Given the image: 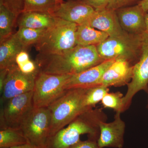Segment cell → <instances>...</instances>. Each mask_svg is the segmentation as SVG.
Segmentation results:
<instances>
[{"label": "cell", "mask_w": 148, "mask_h": 148, "mask_svg": "<svg viewBox=\"0 0 148 148\" xmlns=\"http://www.w3.org/2000/svg\"><path fill=\"white\" fill-rule=\"evenodd\" d=\"M86 24L105 32L109 37H117L125 33L120 25L115 10L107 8L95 10Z\"/></svg>", "instance_id": "2e32d148"}, {"label": "cell", "mask_w": 148, "mask_h": 148, "mask_svg": "<svg viewBox=\"0 0 148 148\" xmlns=\"http://www.w3.org/2000/svg\"><path fill=\"white\" fill-rule=\"evenodd\" d=\"M47 29L21 27L18 28V31L15 32V35L24 49L27 50L30 46L34 45L38 42Z\"/></svg>", "instance_id": "7402d4cb"}, {"label": "cell", "mask_w": 148, "mask_h": 148, "mask_svg": "<svg viewBox=\"0 0 148 148\" xmlns=\"http://www.w3.org/2000/svg\"><path fill=\"white\" fill-rule=\"evenodd\" d=\"M10 148H38L36 147L31 145L30 143H27V144H24V145H21L16 147H13Z\"/></svg>", "instance_id": "d6a6232c"}, {"label": "cell", "mask_w": 148, "mask_h": 148, "mask_svg": "<svg viewBox=\"0 0 148 148\" xmlns=\"http://www.w3.org/2000/svg\"><path fill=\"white\" fill-rule=\"evenodd\" d=\"M109 87L102 85L87 88L84 99V106L86 108L93 109L109 92Z\"/></svg>", "instance_id": "cb8c5ba5"}, {"label": "cell", "mask_w": 148, "mask_h": 148, "mask_svg": "<svg viewBox=\"0 0 148 148\" xmlns=\"http://www.w3.org/2000/svg\"><path fill=\"white\" fill-rule=\"evenodd\" d=\"M134 66L123 58H116L104 73L100 84L107 87L128 84L133 76Z\"/></svg>", "instance_id": "4fadbf2b"}, {"label": "cell", "mask_w": 148, "mask_h": 148, "mask_svg": "<svg viewBox=\"0 0 148 148\" xmlns=\"http://www.w3.org/2000/svg\"><path fill=\"white\" fill-rule=\"evenodd\" d=\"M18 15L3 0H0V41L15 33Z\"/></svg>", "instance_id": "ffe728a7"}, {"label": "cell", "mask_w": 148, "mask_h": 148, "mask_svg": "<svg viewBox=\"0 0 148 148\" xmlns=\"http://www.w3.org/2000/svg\"><path fill=\"white\" fill-rule=\"evenodd\" d=\"M71 75H54L38 72L35 79L34 108H47L66 91L65 86Z\"/></svg>", "instance_id": "8992f818"}, {"label": "cell", "mask_w": 148, "mask_h": 148, "mask_svg": "<svg viewBox=\"0 0 148 148\" xmlns=\"http://www.w3.org/2000/svg\"><path fill=\"white\" fill-rule=\"evenodd\" d=\"M123 30L130 34L141 35L146 32V12L139 4L115 10Z\"/></svg>", "instance_id": "5bb4252c"}, {"label": "cell", "mask_w": 148, "mask_h": 148, "mask_svg": "<svg viewBox=\"0 0 148 148\" xmlns=\"http://www.w3.org/2000/svg\"><path fill=\"white\" fill-rule=\"evenodd\" d=\"M51 122L48 108H34L24 119L20 129L31 145L38 148H46Z\"/></svg>", "instance_id": "52a82bcc"}, {"label": "cell", "mask_w": 148, "mask_h": 148, "mask_svg": "<svg viewBox=\"0 0 148 148\" xmlns=\"http://www.w3.org/2000/svg\"><path fill=\"white\" fill-rule=\"evenodd\" d=\"M95 10L82 0H67L58 3L51 15L79 26L86 24Z\"/></svg>", "instance_id": "8fae6325"}, {"label": "cell", "mask_w": 148, "mask_h": 148, "mask_svg": "<svg viewBox=\"0 0 148 148\" xmlns=\"http://www.w3.org/2000/svg\"><path fill=\"white\" fill-rule=\"evenodd\" d=\"M142 0H110L106 8L116 10L119 9L128 7L136 2L138 1L139 3Z\"/></svg>", "instance_id": "484cf974"}, {"label": "cell", "mask_w": 148, "mask_h": 148, "mask_svg": "<svg viewBox=\"0 0 148 148\" xmlns=\"http://www.w3.org/2000/svg\"><path fill=\"white\" fill-rule=\"evenodd\" d=\"M70 148H100L97 140L88 139L85 141L80 140Z\"/></svg>", "instance_id": "4316f807"}, {"label": "cell", "mask_w": 148, "mask_h": 148, "mask_svg": "<svg viewBox=\"0 0 148 148\" xmlns=\"http://www.w3.org/2000/svg\"><path fill=\"white\" fill-rule=\"evenodd\" d=\"M30 59L29 53L26 50H23L20 51L16 56V62L17 66H19L24 64Z\"/></svg>", "instance_id": "f546056e"}, {"label": "cell", "mask_w": 148, "mask_h": 148, "mask_svg": "<svg viewBox=\"0 0 148 148\" xmlns=\"http://www.w3.org/2000/svg\"><path fill=\"white\" fill-rule=\"evenodd\" d=\"M3 1L18 14L23 11L24 0H3Z\"/></svg>", "instance_id": "83f0119b"}, {"label": "cell", "mask_w": 148, "mask_h": 148, "mask_svg": "<svg viewBox=\"0 0 148 148\" xmlns=\"http://www.w3.org/2000/svg\"><path fill=\"white\" fill-rule=\"evenodd\" d=\"M34 90L10 98L1 109V130L8 128H20L24 119L34 108Z\"/></svg>", "instance_id": "ba28073f"}, {"label": "cell", "mask_w": 148, "mask_h": 148, "mask_svg": "<svg viewBox=\"0 0 148 148\" xmlns=\"http://www.w3.org/2000/svg\"><path fill=\"white\" fill-rule=\"evenodd\" d=\"M58 2L61 3V2L63 1V0H56Z\"/></svg>", "instance_id": "d590c367"}, {"label": "cell", "mask_w": 148, "mask_h": 148, "mask_svg": "<svg viewBox=\"0 0 148 148\" xmlns=\"http://www.w3.org/2000/svg\"><path fill=\"white\" fill-rule=\"evenodd\" d=\"M108 116L101 108L92 109L80 114L66 128L49 138L46 148H70L79 141L81 135L86 134L88 139L98 140L100 123L107 121Z\"/></svg>", "instance_id": "7a4b0ae2"}, {"label": "cell", "mask_w": 148, "mask_h": 148, "mask_svg": "<svg viewBox=\"0 0 148 148\" xmlns=\"http://www.w3.org/2000/svg\"><path fill=\"white\" fill-rule=\"evenodd\" d=\"M123 96L119 91L108 92L101 101L102 106L105 108L113 109L116 112H120L122 113Z\"/></svg>", "instance_id": "d4e9b609"}, {"label": "cell", "mask_w": 148, "mask_h": 148, "mask_svg": "<svg viewBox=\"0 0 148 148\" xmlns=\"http://www.w3.org/2000/svg\"><path fill=\"white\" fill-rule=\"evenodd\" d=\"M146 93L147 94V108L148 109V84L147 86V88H146V90H145Z\"/></svg>", "instance_id": "e575fe53"}, {"label": "cell", "mask_w": 148, "mask_h": 148, "mask_svg": "<svg viewBox=\"0 0 148 148\" xmlns=\"http://www.w3.org/2000/svg\"><path fill=\"white\" fill-rule=\"evenodd\" d=\"M8 72V70L7 69L0 70V93L1 94L3 89L4 85Z\"/></svg>", "instance_id": "4dcf8cb0"}, {"label": "cell", "mask_w": 148, "mask_h": 148, "mask_svg": "<svg viewBox=\"0 0 148 148\" xmlns=\"http://www.w3.org/2000/svg\"><path fill=\"white\" fill-rule=\"evenodd\" d=\"M24 49L15 33L0 41V70L9 69L16 66V58Z\"/></svg>", "instance_id": "e0dca14e"}, {"label": "cell", "mask_w": 148, "mask_h": 148, "mask_svg": "<svg viewBox=\"0 0 148 148\" xmlns=\"http://www.w3.org/2000/svg\"><path fill=\"white\" fill-rule=\"evenodd\" d=\"M58 3L56 0H24L22 12H39L51 14Z\"/></svg>", "instance_id": "603a6c76"}, {"label": "cell", "mask_w": 148, "mask_h": 148, "mask_svg": "<svg viewBox=\"0 0 148 148\" xmlns=\"http://www.w3.org/2000/svg\"><path fill=\"white\" fill-rule=\"evenodd\" d=\"M57 18L50 14L39 12H25L19 14L16 21L18 28L47 29L55 24Z\"/></svg>", "instance_id": "ac0fdd59"}, {"label": "cell", "mask_w": 148, "mask_h": 148, "mask_svg": "<svg viewBox=\"0 0 148 148\" xmlns=\"http://www.w3.org/2000/svg\"><path fill=\"white\" fill-rule=\"evenodd\" d=\"M145 21L146 24V33L148 34V12H146L145 16Z\"/></svg>", "instance_id": "836d02e7"}, {"label": "cell", "mask_w": 148, "mask_h": 148, "mask_svg": "<svg viewBox=\"0 0 148 148\" xmlns=\"http://www.w3.org/2000/svg\"><path fill=\"white\" fill-rule=\"evenodd\" d=\"M140 6L145 12H148V0H142L138 3Z\"/></svg>", "instance_id": "1f68e13d"}, {"label": "cell", "mask_w": 148, "mask_h": 148, "mask_svg": "<svg viewBox=\"0 0 148 148\" xmlns=\"http://www.w3.org/2000/svg\"><path fill=\"white\" fill-rule=\"evenodd\" d=\"M105 60L96 46L77 45L59 54L38 53L35 60L39 72L54 75H75L102 63Z\"/></svg>", "instance_id": "6da1fadb"}, {"label": "cell", "mask_w": 148, "mask_h": 148, "mask_svg": "<svg viewBox=\"0 0 148 148\" xmlns=\"http://www.w3.org/2000/svg\"><path fill=\"white\" fill-rule=\"evenodd\" d=\"M148 84V34L145 33L143 52L134 66L133 76L127 84V90L122 99L123 112L129 108L133 97L141 90H146Z\"/></svg>", "instance_id": "9c48e42d"}, {"label": "cell", "mask_w": 148, "mask_h": 148, "mask_svg": "<svg viewBox=\"0 0 148 148\" xmlns=\"http://www.w3.org/2000/svg\"><path fill=\"white\" fill-rule=\"evenodd\" d=\"M78 25L57 18L54 25L46 31L34 46L39 53L59 54L77 45L76 34Z\"/></svg>", "instance_id": "5b68a950"}, {"label": "cell", "mask_w": 148, "mask_h": 148, "mask_svg": "<svg viewBox=\"0 0 148 148\" xmlns=\"http://www.w3.org/2000/svg\"><path fill=\"white\" fill-rule=\"evenodd\" d=\"M121 113L116 112L114 119L111 122L100 123V135L97 143L100 148H123L124 144L125 124L122 119Z\"/></svg>", "instance_id": "7c38bea8"}, {"label": "cell", "mask_w": 148, "mask_h": 148, "mask_svg": "<svg viewBox=\"0 0 148 148\" xmlns=\"http://www.w3.org/2000/svg\"><path fill=\"white\" fill-rule=\"evenodd\" d=\"M38 73H24L17 65L9 69L3 89L1 94V103H5L15 96L33 91Z\"/></svg>", "instance_id": "30bf717a"}, {"label": "cell", "mask_w": 148, "mask_h": 148, "mask_svg": "<svg viewBox=\"0 0 148 148\" xmlns=\"http://www.w3.org/2000/svg\"><path fill=\"white\" fill-rule=\"evenodd\" d=\"M86 89L87 88H78L67 89L47 107L51 116L49 138L70 124L80 114L90 110L86 108L84 103Z\"/></svg>", "instance_id": "3957f363"}, {"label": "cell", "mask_w": 148, "mask_h": 148, "mask_svg": "<svg viewBox=\"0 0 148 148\" xmlns=\"http://www.w3.org/2000/svg\"><path fill=\"white\" fill-rule=\"evenodd\" d=\"M114 60H106L97 66L79 73L71 75L65 85V89L85 88L101 85L100 81L103 74Z\"/></svg>", "instance_id": "9a60e30c"}, {"label": "cell", "mask_w": 148, "mask_h": 148, "mask_svg": "<svg viewBox=\"0 0 148 148\" xmlns=\"http://www.w3.org/2000/svg\"><path fill=\"white\" fill-rule=\"evenodd\" d=\"M145 34H130L125 32L117 37H109L96 46L99 55L103 60L123 58L135 65L143 52Z\"/></svg>", "instance_id": "277c9868"}, {"label": "cell", "mask_w": 148, "mask_h": 148, "mask_svg": "<svg viewBox=\"0 0 148 148\" xmlns=\"http://www.w3.org/2000/svg\"><path fill=\"white\" fill-rule=\"evenodd\" d=\"M109 37L105 32L96 30L87 24L78 26L76 34L77 45H95L100 44Z\"/></svg>", "instance_id": "d6986e66"}, {"label": "cell", "mask_w": 148, "mask_h": 148, "mask_svg": "<svg viewBox=\"0 0 148 148\" xmlns=\"http://www.w3.org/2000/svg\"><path fill=\"white\" fill-rule=\"evenodd\" d=\"M29 143L20 128L0 130V148H10Z\"/></svg>", "instance_id": "44dd1931"}, {"label": "cell", "mask_w": 148, "mask_h": 148, "mask_svg": "<svg viewBox=\"0 0 148 148\" xmlns=\"http://www.w3.org/2000/svg\"><path fill=\"white\" fill-rule=\"evenodd\" d=\"M95 10L107 8L110 0H82Z\"/></svg>", "instance_id": "f1b7e54d"}]
</instances>
